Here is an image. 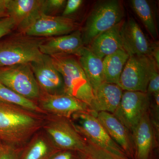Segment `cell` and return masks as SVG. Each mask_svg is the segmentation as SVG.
<instances>
[{"label":"cell","mask_w":159,"mask_h":159,"mask_svg":"<svg viewBox=\"0 0 159 159\" xmlns=\"http://www.w3.org/2000/svg\"><path fill=\"white\" fill-rule=\"evenodd\" d=\"M151 57L155 61L158 67H159V48L158 43H154L151 53Z\"/></svg>","instance_id":"cell-32"},{"label":"cell","mask_w":159,"mask_h":159,"mask_svg":"<svg viewBox=\"0 0 159 159\" xmlns=\"http://www.w3.org/2000/svg\"><path fill=\"white\" fill-rule=\"evenodd\" d=\"M37 103L40 108L48 115L70 119L74 114L77 113H94L85 102L64 93L49 94L42 92Z\"/></svg>","instance_id":"cell-10"},{"label":"cell","mask_w":159,"mask_h":159,"mask_svg":"<svg viewBox=\"0 0 159 159\" xmlns=\"http://www.w3.org/2000/svg\"><path fill=\"white\" fill-rule=\"evenodd\" d=\"M83 1L82 0H68L66 1L62 16L69 17V16L74 14L79 9Z\"/></svg>","instance_id":"cell-30"},{"label":"cell","mask_w":159,"mask_h":159,"mask_svg":"<svg viewBox=\"0 0 159 159\" xmlns=\"http://www.w3.org/2000/svg\"><path fill=\"white\" fill-rule=\"evenodd\" d=\"M159 126L153 122L150 109L145 114L132 133L135 159H150L157 144Z\"/></svg>","instance_id":"cell-12"},{"label":"cell","mask_w":159,"mask_h":159,"mask_svg":"<svg viewBox=\"0 0 159 159\" xmlns=\"http://www.w3.org/2000/svg\"><path fill=\"white\" fill-rule=\"evenodd\" d=\"M42 129L58 150L84 153L87 142L79 133L70 118L46 115Z\"/></svg>","instance_id":"cell-5"},{"label":"cell","mask_w":159,"mask_h":159,"mask_svg":"<svg viewBox=\"0 0 159 159\" xmlns=\"http://www.w3.org/2000/svg\"><path fill=\"white\" fill-rule=\"evenodd\" d=\"M6 7V0H0V18L8 17Z\"/></svg>","instance_id":"cell-33"},{"label":"cell","mask_w":159,"mask_h":159,"mask_svg":"<svg viewBox=\"0 0 159 159\" xmlns=\"http://www.w3.org/2000/svg\"><path fill=\"white\" fill-rule=\"evenodd\" d=\"M77 23L71 18L42 13L24 34L33 37L49 38L70 34L77 30Z\"/></svg>","instance_id":"cell-11"},{"label":"cell","mask_w":159,"mask_h":159,"mask_svg":"<svg viewBox=\"0 0 159 159\" xmlns=\"http://www.w3.org/2000/svg\"><path fill=\"white\" fill-rule=\"evenodd\" d=\"M159 69L151 56H129L123 68L118 85L123 91L146 93L154 71Z\"/></svg>","instance_id":"cell-8"},{"label":"cell","mask_w":159,"mask_h":159,"mask_svg":"<svg viewBox=\"0 0 159 159\" xmlns=\"http://www.w3.org/2000/svg\"><path fill=\"white\" fill-rule=\"evenodd\" d=\"M122 22L99 34L89 45L88 47L97 57L103 59L107 55L123 49L120 33Z\"/></svg>","instance_id":"cell-19"},{"label":"cell","mask_w":159,"mask_h":159,"mask_svg":"<svg viewBox=\"0 0 159 159\" xmlns=\"http://www.w3.org/2000/svg\"><path fill=\"white\" fill-rule=\"evenodd\" d=\"M65 0H43L42 7L43 14L48 16H54L65 8Z\"/></svg>","instance_id":"cell-26"},{"label":"cell","mask_w":159,"mask_h":159,"mask_svg":"<svg viewBox=\"0 0 159 159\" xmlns=\"http://www.w3.org/2000/svg\"><path fill=\"white\" fill-rule=\"evenodd\" d=\"M132 8L142 21L151 36L154 39L158 37L155 17L152 6L146 0H132Z\"/></svg>","instance_id":"cell-23"},{"label":"cell","mask_w":159,"mask_h":159,"mask_svg":"<svg viewBox=\"0 0 159 159\" xmlns=\"http://www.w3.org/2000/svg\"><path fill=\"white\" fill-rule=\"evenodd\" d=\"M129 56L123 49L107 55L102 60L105 82L117 84Z\"/></svg>","instance_id":"cell-22"},{"label":"cell","mask_w":159,"mask_h":159,"mask_svg":"<svg viewBox=\"0 0 159 159\" xmlns=\"http://www.w3.org/2000/svg\"><path fill=\"white\" fill-rule=\"evenodd\" d=\"M84 159H95L93 158L87 156L85 155V157H84Z\"/></svg>","instance_id":"cell-34"},{"label":"cell","mask_w":159,"mask_h":159,"mask_svg":"<svg viewBox=\"0 0 159 159\" xmlns=\"http://www.w3.org/2000/svg\"><path fill=\"white\" fill-rule=\"evenodd\" d=\"M45 39L20 32L0 42V67L31 63L39 60L43 55L40 46Z\"/></svg>","instance_id":"cell-3"},{"label":"cell","mask_w":159,"mask_h":159,"mask_svg":"<svg viewBox=\"0 0 159 159\" xmlns=\"http://www.w3.org/2000/svg\"><path fill=\"white\" fill-rule=\"evenodd\" d=\"M51 57L54 66L62 76L64 93L90 106L94 98L93 90L78 60L71 55Z\"/></svg>","instance_id":"cell-2"},{"label":"cell","mask_w":159,"mask_h":159,"mask_svg":"<svg viewBox=\"0 0 159 159\" xmlns=\"http://www.w3.org/2000/svg\"><path fill=\"white\" fill-rule=\"evenodd\" d=\"M15 29V24L11 18L8 16L0 18V39L8 35Z\"/></svg>","instance_id":"cell-29"},{"label":"cell","mask_w":159,"mask_h":159,"mask_svg":"<svg viewBox=\"0 0 159 159\" xmlns=\"http://www.w3.org/2000/svg\"><path fill=\"white\" fill-rule=\"evenodd\" d=\"M97 118L109 135L128 158L134 159L135 150L131 133L113 114L99 112Z\"/></svg>","instance_id":"cell-17"},{"label":"cell","mask_w":159,"mask_h":159,"mask_svg":"<svg viewBox=\"0 0 159 159\" xmlns=\"http://www.w3.org/2000/svg\"><path fill=\"white\" fill-rule=\"evenodd\" d=\"M150 106V97L147 93L123 91L120 103L112 114L132 134Z\"/></svg>","instance_id":"cell-9"},{"label":"cell","mask_w":159,"mask_h":159,"mask_svg":"<svg viewBox=\"0 0 159 159\" xmlns=\"http://www.w3.org/2000/svg\"><path fill=\"white\" fill-rule=\"evenodd\" d=\"M123 9L116 0L99 2L95 5L81 31L84 45H89L97 36L122 20Z\"/></svg>","instance_id":"cell-4"},{"label":"cell","mask_w":159,"mask_h":159,"mask_svg":"<svg viewBox=\"0 0 159 159\" xmlns=\"http://www.w3.org/2000/svg\"><path fill=\"white\" fill-rule=\"evenodd\" d=\"M30 65L42 92L49 94L63 93V80L50 56L43 54L40 59Z\"/></svg>","instance_id":"cell-13"},{"label":"cell","mask_w":159,"mask_h":159,"mask_svg":"<svg viewBox=\"0 0 159 159\" xmlns=\"http://www.w3.org/2000/svg\"><path fill=\"white\" fill-rule=\"evenodd\" d=\"M158 69H157L152 73L148 82L147 87V94L149 96L159 92V75Z\"/></svg>","instance_id":"cell-31"},{"label":"cell","mask_w":159,"mask_h":159,"mask_svg":"<svg viewBox=\"0 0 159 159\" xmlns=\"http://www.w3.org/2000/svg\"><path fill=\"white\" fill-rule=\"evenodd\" d=\"M123 92L117 84L103 82L94 92L90 106L91 111L97 114L102 111L113 114L120 103Z\"/></svg>","instance_id":"cell-18"},{"label":"cell","mask_w":159,"mask_h":159,"mask_svg":"<svg viewBox=\"0 0 159 159\" xmlns=\"http://www.w3.org/2000/svg\"><path fill=\"white\" fill-rule=\"evenodd\" d=\"M45 116L0 101V141L22 148L42 129Z\"/></svg>","instance_id":"cell-1"},{"label":"cell","mask_w":159,"mask_h":159,"mask_svg":"<svg viewBox=\"0 0 159 159\" xmlns=\"http://www.w3.org/2000/svg\"><path fill=\"white\" fill-rule=\"evenodd\" d=\"M84 47L81 31L77 29L70 34L45 38L40 46V51L50 57L60 55L78 57Z\"/></svg>","instance_id":"cell-16"},{"label":"cell","mask_w":159,"mask_h":159,"mask_svg":"<svg viewBox=\"0 0 159 159\" xmlns=\"http://www.w3.org/2000/svg\"><path fill=\"white\" fill-rule=\"evenodd\" d=\"M78 61L83 70L94 92L105 82L102 60L93 54L88 47L84 46L80 54Z\"/></svg>","instance_id":"cell-21"},{"label":"cell","mask_w":159,"mask_h":159,"mask_svg":"<svg viewBox=\"0 0 159 159\" xmlns=\"http://www.w3.org/2000/svg\"><path fill=\"white\" fill-rule=\"evenodd\" d=\"M71 119L77 131L86 141L114 154L127 157L109 135L97 119V114L81 112L74 114Z\"/></svg>","instance_id":"cell-6"},{"label":"cell","mask_w":159,"mask_h":159,"mask_svg":"<svg viewBox=\"0 0 159 159\" xmlns=\"http://www.w3.org/2000/svg\"><path fill=\"white\" fill-rule=\"evenodd\" d=\"M122 48L129 56H151L153 44L148 41L141 27L133 18L123 21L121 26Z\"/></svg>","instance_id":"cell-14"},{"label":"cell","mask_w":159,"mask_h":159,"mask_svg":"<svg viewBox=\"0 0 159 159\" xmlns=\"http://www.w3.org/2000/svg\"><path fill=\"white\" fill-rule=\"evenodd\" d=\"M86 141L87 145L84 153L87 156L95 159H130L127 157H120L111 153L91 142Z\"/></svg>","instance_id":"cell-25"},{"label":"cell","mask_w":159,"mask_h":159,"mask_svg":"<svg viewBox=\"0 0 159 159\" xmlns=\"http://www.w3.org/2000/svg\"><path fill=\"white\" fill-rule=\"evenodd\" d=\"M57 151L41 129L34 134L21 149L19 159H48Z\"/></svg>","instance_id":"cell-20"},{"label":"cell","mask_w":159,"mask_h":159,"mask_svg":"<svg viewBox=\"0 0 159 159\" xmlns=\"http://www.w3.org/2000/svg\"><path fill=\"white\" fill-rule=\"evenodd\" d=\"M0 101L18 106L37 113L47 115L37 102L22 97L0 82Z\"/></svg>","instance_id":"cell-24"},{"label":"cell","mask_w":159,"mask_h":159,"mask_svg":"<svg viewBox=\"0 0 159 159\" xmlns=\"http://www.w3.org/2000/svg\"><path fill=\"white\" fill-rule=\"evenodd\" d=\"M21 149L3 143L0 151V159H19Z\"/></svg>","instance_id":"cell-28"},{"label":"cell","mask_w":159,"mask_h":159,"mask_svg":"<svg viewBox=\"0 0 159 159\" xmlns=\"http://www.w3.org/2000/svg\"><path fill=\"white\" fill-rule=\"evenodd\" d=\"M3 143L0 141V151H1V148H2V145Z\"/></svg>","instance_id":"cell-35"},{"label":"cell","mask_w":159,"mask_h":159,"mask_svg":"<svg viewBox=\"0 0 159 159\" xmlns=\"http://www.w3.org/2000/svg\"><path fill=\"white\" fill-rule=\"evenodd\" d=\"M43 0H6L8 16L14 21L16 29L24 33L42 14Z\"/></svg>","instance_id":"cell-15"},{"label":"cell","mask_w":159,"mask_h":159,"mask_svg":"<svg viewBox=\"0 0 159 159\" xmlns=\"http://www.w3.org/2000/svg\"><path fill=\"white\" fill-rule=\"evenodd\" d=\"M0 82L22 97L36 102L41 94L30 63L0 67Z\"/></svg>","instance_id":"cell-7"},{"label":"cell","mask_w":159,"mask_h":159,"mask_svg":"<svg viewBox=\"0 0 159 159\" xmlns=\"http://www.w3.org/2000/svg\"><path fill=\"white\" fill-rule=\"evenodd\" d=\"M84 152L74 150H58L52 154L48 159H84Z\"/></svg>","instance_id":"cell-27"}]
</instances>
